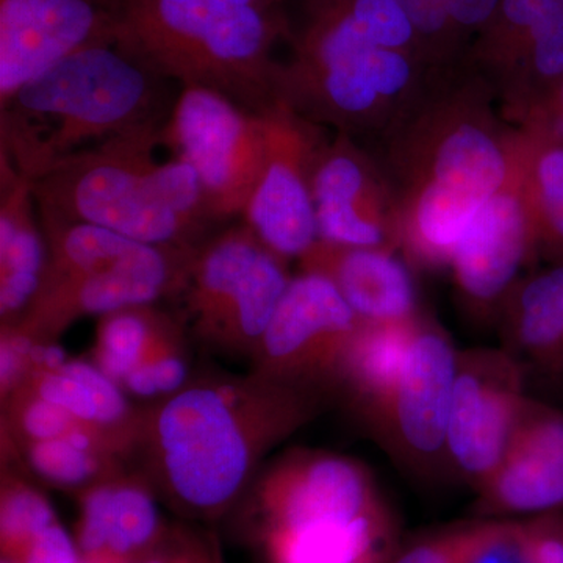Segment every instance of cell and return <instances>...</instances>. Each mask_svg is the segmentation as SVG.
Listing matches in <instances>:
<instances>
[{
	"label": "cell",
	"instance_id": "1",
	"mask_svg": "<svg viewBox=\"0 0 563 563\" xmlns=\"http://www.w3.org/2000/svg\"><path fill=\"white\" fill-rule=\"evenodd\" d=\"M325 393L261 373H195L141 406L132 466L191 523L211 525L242 501L269 453L321 413Z\"/></svg>",
	"mask_w": 563,
	"mask_h": 563
},
{
	"label": "cell",
	"instance_id": "2",
	"mask_svg": "<svg viewBox=\"0 0 563 563\" xmlns=\"http://www.w3.org/2000/svg\"><path fill=\"white\" fill-rule=\"evenodd\" d=\"M492 85L462 62L435 70L388 129L380 166L398 203L399 254L417 269L450 266L477 210L512 172L518 129Z\"/></svg>",
	"mask_w": 563,
	"mask_h": 563
},
{
	"label": "cell",
	"instance_id": "3",
	"mask_svg": "<svg viewBox=\"0 0 563 563\" xmlns=\"http://www.w3.org/2000/svg\"><path fill=\"white\" fill-rule=\"evenodd\" d=\"M235 512L265 563H390L398 553L395 517L372 472L331 451L276 455Z\"/></svg>",
	"mask_w": 563,
	"mask_h": 563
},
{
	"label": "cell",
	"instance_id": "4",
	"mask_svg": "<svg viewBox=\"0 0 563 563\" xmlns=\"http://www.w3.org/2000/svg\"><path fill=\"white\" fill-rule=\"evenodd\" d=\"M166 81L117 43L76 52L0 107V158L32 184L80 152L163 129L176 102Z\"/></svg>",
	"mask_w": 563,
	"mask_h": 563
},
{
	"label": "cell",
	"instance_id": "5",
	"mask_svg": "<svg viewBox=\"0 0 563 563\" xmlns=\"http://www.w3.org/2000/svg\"><path fill=\"white\" fill-rule=\"evenodd\" d=\"M282 0H114L117 44L181 88L217 91L265 113L280 102Z\"/></svg>",
	"mask_w": 563,
	"mask_h": 563
},
{
	"label": "cell",
	"instance_id": "6",
	"mask_svg": "<svg viewBox=\"0 0 563 563\" xmlns=\"http://www.w3.org/2000/svg\"><path fill=\"white\" fill-rule=\"evenodd\" d=\"M373 0H307V20L282 63L280 102L350 136L383 139L417 102L433 69L380 49Z\"/></svg>",
	"mask_w": 563,
	"mask_h": 563
},
{
	"label": "cell",
	"instance_id": "7",
	"mask_svg": "<svg viewBox=\"0 0 563 563\" xmlns=\"http://www.w3.org/2000/svg\"><path fill=\"white\" fill-rule=\"evenodd\" d=\"M163 129L107 141L32 181L40 220L98 225L152 246H201L221 222L188 163L155 162Z\"/></svg>",
	"mask_w": 563,
	"mask_h": 563
},
{
	"label": "cell",
	"instance_id": "8",
	"mask_svg": "<svg viewBox=\"0 0 563 563\" xmlns=\"http://www.w3.org/2000/svg\"><path fill=\"white\" fill-rule=\"evenodd\" d=\"M41 225L49 247L46 273L13 324L36 342H58L84 318L172 301L196 251L152 246L91 224Z\"/></svg>",
	"mask_w": 563,
	"mask_h": 563
},
{
	"label": "cell",
	"instance_id": "9",
	"mask_svg": "<svg viewBox=\"0 0 563 563\" xmlns=\"http://www.w3.org/2000/svg\"><path fill=\"white\" fill-rule=\"evenodd\" d=\"M291 279L288 261L242 222L196 247L169 302L192 344L251 362Z\"/></svg>",
	"mask_w": 563,
	"mask_h": 563
},
{
	"label": "cell",
	"instance_id": "10",
	"mask_svg": "<svg viewBox=\"0 0 563 563\" xmlns=\"http://www.w3.org/2000/svg\"><path fill=\"white\" fill-rule=\"evenodd\" d=\"M162 144L188 163L220 222L244 217L266 163L263 114L206 88H181Z\"/></svg>",
	"mask_w": 563,
	"mask_h": 563
},
{
	"label": "cell",
	"instance_id": "11",
	"mask_svg": "<svg viewBox=\"0 0 563 563\" xmlns=\"http://www.w3.org/2000/svg\"><path fill=\"white\" fill-rule=\"evenodd\" d=\"M457 354L448 333L422 314L398 379L361 415L385 451L410 472L432 474L448 463Z\"/></svg>",
	"mask_w": 563,
	"mask_h": 563
},
{
	"label": "cell",
	"instance_id": "12",
	"mask_svg": "<svg viewBox=\"0 0 563 563\" xmlns=\"http://www.w3.org/2000/svg\"><path fill=\"white\" fill-rule=\"evenodd\" d=\"M361 324L331 280L301 272L282 296L250 369L329 395L339 390L344 358Z\"/></svg>",
	"mask_w": 563,
	"mask_h": 563
},
{
	"label": "cell",
	"instance_id": "13",
	"mask_svg": "<svg viewBox=\"0 0 563 563\" xmlns=\"http://www.w3.org/2000/svg\"><path fill=\"white\" fill-rule=\"evenodd\" d=\"M526 401L525 365L512 352L490 347L459 351L446 457L476 490L498 468Z\"/></svg>",
	"mask_w": 563,
	"mask_h": 563
},
{
	"label": "cell",
	"instance_id": "14",
	"mask_svg": "<svg viewBox=\"0 0 563 563\" xmlns=\"http://www.w3.org/2000/svg\"><path fill=\"white\" fill-rule=\"evenodd\" d=\"M266 163L243 222L285 261L299 258L320 240L314 213V163L325 143L324 128L285 102L262 113Z\"/></svg>",
	"mask_w": 563,
	"mask_h": 563
},
{
	"label": "cell",
	"instance_id": "15",
	"mask_svg": "<svg viewBox=\"0 0 563 563\" xmlns=\"http://www.w3.org/2000/svg\"><path fill=\"white\" fill-rule=\"evenodd\" d=\"M518 129V128H517ZM536 262L523 191L518 129L512 172L501 190L477 210L455 247L450 268L463 309L477 321L498 318L504 299Z\"/></svg>",
	"mask_w": 563,
	"mask_h": 563
},
{
	"label": "cell",
	"instance_id": "16",
	"mask_svg": "<svg viewBox=\"0 0 563 563\" xmlns=\"http://www.w3.org/2000/svg\"><path fill=\"white\" fill-rule=\"evenodd\" d=\"M107 43H117L114 0H0V107L76 52Z\"/></svg>",
	"mask_w": 563,
	"mask_h": 563
},
{
	"label": "cell",
	"instance_id": "17",
	"mask_svg": "<svg viewBox=\"0 0 563 563\" xmlns=\"http://www.w3.org/2000/svg\"><path fill=\"white\" fill-rule=\"evenodd\" d=\"M312 192L320 240L399 252L395 192L379 161L354 136L336 133L322 144Z\"/></svg>",
	"mask_w": 563,
	"mask_h": 563
},
{
	"label": "cell",
	"instance_id": "18",
	"mask_svg": "<svg viewBox=\"0 0 563 563\" xmlns=\"http://www.w3.org/2000/svg\"><path fill=\"white\" fill-rule=\"evenodd\" d=\"M477 493L488 515L563 512V410L528 398L498 468Z\"/></svg>",
	"mask_w": 563,
	"mask_h": 563
},
{
	"label": "cell",
	"instance_id": "19",
	"mask_svg": "<svg viewBox=\"0 0 563 563\" xmlns=\"http://www.w3.org/2000/svg\"><path fill=\"white\" fill-rule=\"evenodd\" d=\"M74 539L84 563H133L147 553L172 521L150 481L129 466L74 495Z\"/></svg>",
	"mask_w": 563,
	"mask_h": 563
},
{
	"label": "cell",
	"instance_id": "20",
	"mask_svg": "<svg viewBox=\"0 0 563 563\" xmlns=\"http://www.w3.org/2000/svg\"><path fill=\"white\" fill-rule=\"evenodd\" d=\"M398 254L318 240L298 262L301 272L331 280L361 320H412L421 314L417 287L409 263Z\"/></svg>",
	"mask_w": 563,
	"mask_h": 563
},
{
	"label": "cell",
	"instance_id": "21",
	"mask_svg": "<svg viewBox=\"0 0 563 563\" xmlns=\"http://www.w3.org/2000/svg\"><path fill=\"white\" fill-rule=\"evenodd\" d=\"M49 247L32 184L0 158V325H13L35 299Z\"/></svg>",
	"mask_w": 563,
	"mask_h": 563
},
{
	"label": "cell",
	"instance_id": "22",
	"mask_svg": "<svg viewBox=\"0 0 563 563\" xmlns=\"http://www.w3.org/2000/svg\"><path fill=\"white\" fill-rule=\"evenodd\" d=\"M20 387L68 410L76 420L109 437L131 459L135 451L141 406L91 358L66 357L57 366L32 373Z\"/></svg>",
	"mask_w": 563,
	"mask_h": 563
},
{
	"label": "cell",
	"instance_id": "23",
	"mask_svg": "<svg viewBox=\"0 0 563 563\" xmlns=\"http://www.w3.org/2000/svg\"><path fill=\"white\" fill-rule=\"evenodd\" d=\"M504 343L521 363L563 372V261L521 277L499 309Z\"/></svg>",
	"mask_w": 563,
	"mask_h": 563
},
{
	"label": "cell",
	"instance_id": "24",
	"mask_svg": "<svg viewBox=\"0 0 563 563\" xmlns=\"http://www.w3.org/2000/svg\"><path fill=\"white\" fill-rule=\"evenodd\" d=\"M185 340L190 339L174 312L157 303L128 307L98 318L90 358L121 387L129 374Z\"/></svg>",
	"mask_w": 563,
	"mask_h": 563
},
{
	"label": "cell",
	"instance_id": "25",
	"mask_svg": "<svg viewBox=\"0 0 563 563\" xmlns=\"http://www.w3.org/2000/svg\"><path fill=\"white\" fill-rule=\"evenodd\" d=\"M422 314L402 321H363L355 332L342 374L339 391L350 398L358 415L387 395L402 372Z\"/></svg>",
	"mask_w": 563,
	"mask_h": 563
},
{
	"label": "cell",
	"instance_id": "26",
	"mask_svg": "<svg viewBox=\"0 0 563 563\" xmlns=\"http://www.w3.org/2000/svg\"><path fill=\"white\" fill-rule=\"evenodd\" d=\"M520 129L523 191L536 261H563V143L537 129Z\"/></svg>",
	"mask_w": 563,
	"mask_h": 563
},
{
	"label": "cell",
	"instance_id": "27",
	"mask_svg": "<svg viewBox=\"0 0 563 563\" xmlns=\"http://www.w3.org/2000/svg\"><path fill=\"white\" fill-rule=\"evenodd\" d=\"M13 451L25 468L44 484L73 495L132 466L122 448L90 428L62 439L24 444Z\"/></svg>",
	"mask_w": 563,
	"mask_h": 563
},
{
	"label": "cell",
	"instance_id": "28",
	"mask_svg": "<svg viewBox=\"0 0 563 563\" xmlns=\"http://www.w3.org/2000/svg\"><path fill=\"white\" fill-rule=\"evenodd\" d=\"M562 13L563 0H501L465 62L495 88L529 43Z\"/></svg>",
	"mask_w": 563,
	"mask_h": 563
},
{
	"label": "cell",
	"instance_id": "29",
	"mask_svg": "<svg viewBox=\"0 0 563 563\" xmlns=\"http://www.w3.org/2000/svg\"><path fill=\"white\" fill-rule=\"evenodd\" d=\"M563 80V13L526 47L509 73L495 85L501 113L520 125Z\"/></svg>",
	"mask_w": 563,
	"mask_h": 563
},
{
	"label": "cell",
	"instance_id": "30",
	"mask_svg": "<svg viewBox=\"0 0 563 563\" xmlns=\"http://www.w3.org/2000/svg\"><path fill=\"white\" fill-rule=\"evenodd\" d=\"M58 515L49 499L27 477L10 466L0 481V553L14 562L40 533L57 523Z\"/></svg>",
	"mask_w": 563,
	"mask_h": 563
},
{
	"label": "cell",
	"instance_id": "31",
	"mask_svg": "<svg viewBox=\"0 0 563 563\" xmlns=\"http://www.w3.org/2000/svg\"><path fill=\"white\" fill-rule=\"evenodd\" d=\"M457 563H531L521 520L457 526Z\"/></svg>",
	"mask_w": 563,
	"mask_h": 563
},
{
	"label": "cell",
	"instance_id": "32",
	"mask_svg": "<svg viewBox=\"0 0 563 563\" xmlns=\"http://www.w3.org/2000/svg\"><path fill=\"white\" fill-rule=\"evenodd\" d=\"M409 14L432 69L453 68L465 62L468 47L455 32L444 0H398Z\"/></svg>",
	"mask_w": 563,
	"mask_h": 563
},
{
	"label": "cell",
	"instance_id": "33",
	"mask_svg": "<svg viewBox=\"0 0 563 563\" xmlns=\"http://www.w3.org/2000/svg\"><path fill=\"white\" fill-rule=\"evenodd\" d=\"M133 563H224L220 539L191 521H172L161 540Z\"/></svg>",
	"mask_w": 563,
	"mask_h": 563
},
{
	"label": "cell",
	"instance_id": "34",
	"mask_svg": "<svg viewBox=\"0 0 563 563\" xmlns=\"http://www.w3.org/2000/svg\"><path fill=\"white\" fill-rule=\"evenodd\" d=\"M36 342L16 325H0V399L7 398L24 384L35 365Z\"/></svg>",
	"mask_w": 563,
	"mask_h": 563
},
{
	"label": "cell",
	"instance_id": "35",
	"mask_svg": "<svg viewBox=\"0 0 563 563\" xmlns=\"http://www.w3.org/2000/svg\"><path fill=\"white\" fill-rule=\"evenodd\" d=\"M531 563H563V512L521 520Z\"/></svg>",
	"mask_w": 563,
	"mask_h": 563
},
{
	"label": "cell",
	"instance_id": "36",
	"mask_svg": "<svg viewBox=\"0 0 563 563\" xmlns=\"http://www.w3.org/2000/svg\"><path fill=\"white\" fill-rule=\"evenodd\" d=\"M13 563H84V559L74 536L57 521L32 540Z\"/></svg>",
	"mask_w": 563,
	"mask_h": 563
},
{
	"label": "cell",
	"instance_id": "37",
	"mask_svg": "<svg viewBox=\"0 0 563 563\" xmlns=\"http://www.w3.org/2000/svg\"><path fill=\"white\" fill-rule=\"evenodd\" d=\"M501 0H444L448 14L465 46H472L476 36L487 27Z\"/></svg>",
	"mask_w": 563,
	"mask_h": 563
},
{
	"label": "cell",
	"instance_id": "38",
	"mask_svg": "<svg viewBox=\"0 0 563 563\" xmlns=\"http://www.w3.org/2000/svg\"><path fill=\"white\" fill-rule=\"evenodd\" d=\"M457 528L433 533L428 539L398 551L390 563H457Z\"/></svg>",
	"mask_w": 563,
	"mask_h": 563
},
{
	"label": "cell",
	"instance_id": "39",
	"mask_svg": "<svg viewBox=\"0 0 563 563\" xmlns=\"http://www.w3.org/2000/svg\"><path fill=\"white\" fill-rule=\"evenodd\" d=\"M520 125L548 133L563 143V80L531 117Z\"/></svg>",
	"mask_w": 563,
	"mask_h": 563
},
{
	"label": "cell",
	"instance_id": "40",
	"mask_svg": "<svg viewBox=\"0 0 563 563\" xmlns=\"http://www.w3.org/2000/svg\"><path fill=\"white\" fill-rule=\"evenodd\" d=\"M2 563H13V562H9V561H3V559H2Z\"/></svg>",
	"mask_w": 563,
	"mask_h": 563
}]
</instances>
